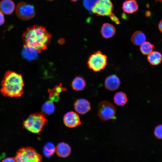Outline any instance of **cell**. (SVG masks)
I'll list each match as a JSON object with an SVG mask.
<instances>
[{
    "label": "cell",
    "mask_w": 162,
    "mask_h": 162,
    "mask_svg": "<svg viewBox=\"0 0 162 162\" xmlns=\"http://www.w3.org/2000/svg\"><path fill=\"white\" fill-rule=\"evenodd\" d=\"M51 38L46 28L37 25L27 28L22 35L24 45L34 48L40 52L47 48Z\"/></svg>",
    "instance_id": "1"
},
{
    "label": "cell",
    "mask_w": 162,
    "mask_h": 162,
    "mask_svg": "<svg viewBox=\"0 0 162 162\" xmlns=\"http://www.w3.org/2000/svg\"><path fill=\"white\" fill-rule=\"evenodd\" d=\"M1 92L4 97H20L23 93L24 82L21 74L11 70L5 73L1 82Z\"/></svg>",
    "instance_id": "2"
},
{
    "label": "cell",
    "mask_w": 162,
    "mask_h": 162,
    "mask_svg": "<svg viewBox=\"0 0 162 162\" xmlns=\"http://www.w3.org/2000/svg\"><path fill=\"white\" fill-rule=\"evenodd\" d=\"M48 120L42 112H39L30 114L23 122V126L28 130L34 133H39L46 125Z\"/></svg>",
    "instance_id": "3"
},
{
    "label": "cell",
    "mask_w": 162,
    "mask_h": 162,
    "mask_svg": "<svg viewBox=\"0 0 162 162\" xmlns=\"http://www.w3.org/2000/svg\"><path fill=\"white\" fill-rule=\"evenodd\" d=\"M14 158L17 162H39L42 160L41 156L34 148L29 147L20 148Z\"/></svg>",
    "instance_id": "4"
},
{
    "label": "cell",
    "mask_w": 162,
    "mask_h": 162,
    "mask_svg": "<svg viewBox=\"0 0 162 162\" xmlns=\"http://www.w3.org/2000/svg\"><path fill=\"white\" fill-rule=\"evenodd\" d=\"M107 56L100 51L92 54L87 62L89 68L95 72L104 69L107 64Z\"/></svg>",
    "instance_id": "5"
},
{
    "label": "cell",
    "mask_w": 162,
    "mask_h": 162,
    "mask_svg": "<svg viewBox=\"0 0 162 162\" xmlns=\"http://www.w3.org/2000/svg\"><path fill=\"white\" fill-rule=\"evenodd\" d=\"M98 114L101 120L107 121L115 117L116 109L111 103L106 101L100 102L98 106Z\"/></svg>",
    "instance_id": "6"
},
{
    "label": "cell",
    "mask_w": 162,
    "mask_h": 162,
    "mask_svg": "<svg viewBox=\"0 0 162 162\" xmlns=\"http://www.w3.org/2000/svg\"><path fill=\"white\" fill-rule=\"evenodd\" d=\"M113 9L110 0H97L92 8V11L98 16H110L112 14Z\"/></svg>",
    "instance_id": "7"
},
{
    "label": "cell",
    "mask_w": 162,
    "mask_h": 162,
    "mask_svg": "<svg viewBox=\"0 0 162 162\" xmlns=\"http://www.w3.org/2000/svg\"><path fill=\"white\" fill-rule=\"evenodd\" d=\"M16 13L20 19L27 20L34 16L35 12L33 5L24 2H21L17 5Z\"/></svg>",
    "instance_id": "8"
},
{
    "label": "cell",
    "mask_w": 162,
    "mask_h": 162,
    "mask_svg": "<svg viewBox=\"0 0 162 162\" xmlns=\"http://www.w3.org/2000/svg\"><path fill=\"white\" fill-rule=\"evenodd\" d=\"M64 124L70 128L75 127L81 124L78 115L74 112H69L64 115L63 118Z\"/></svg>",
    "instance_id": "9"
},
{
    "label": "cell",
    "mask_w": 162,
    "mask_h": 162,
    "mask_svg": "<svg viewBox=\"0 0 162 162\" xmlns=\"http://www.w3.org/2000/svg\"><path fill=\"white\" fill-rule=\"evenodd\" d=\"M74 107L77 112L82 115L87 113L91 109L89 102L84 99L76 100L74 104Z\"/></svg>",
    "instance_id": "10"
},
{
    "label": "cell",
    "mask_w": 162,
    "mask_h": 162,
    "mask_svg": "<svg viewBox=\"0 0 162 162\" xmlns=\"http://www.w3.org/2000/svg\"><path fill=\"white\" fill-rule=\"evenodd\" d=\"M120 81L118 76L116 75H112L108 76L104 82L105 88L110 91L117 89L120 85Z\"/></svg>",
    "instance_id": "11"
},
{
    "label": "cell",
    "mask_w": 162,
    "mask_h": 162,
    "mask_svg": "<svg viewBox=\"0 0 162 162\" xmlns=\"http://www.w3.org/2000/svg\"><path fill=\"white\" fill-rule=\"evenodd\" d=\"M71 149L68 144L64 142L59 143L56 148L55 152L57 155L61 158L68 157L70 154Z\"/></svg>",
    "instance_id": "12"
},
{
    "label": "cell",
    "mask_w": 162,
    "mask_h": 162,
    "mask_svg": "<svg viewBox=\"0 0 162 162\" xmlns=\"http://www.w3.org/2000/svg\"><path fill=\"white\" fill-rule=\"evenodd\" d=\"M15 7V4L11 0H2L0 2V11L5 14H11Z\"/></svg>",
    "instance_id": "13"
},
{
    "label": "cell",
    "mask_w": 162,
    "mask_h": 162,
    "mask_svg": "<svg viewBox=\"0 0 162 162\" xmlns=\"http://www.w3.org/2000/svg\"><path fill=\"white\" fill-rule=\"evenodd\" d=\"M116 32L115 27L112 24L106 23L102 25L101 33L102 36L104 38L108 39L113 36Z\"/></svg>",
    "instance_id": "14"
},
{
    "label": "cell",
    "mask_w": 162,
    "mask_h": 162,
    "mask_svg": "<svg viewBox=\"0 0 162 162\" xmlns=\"http://www.w3.org/2000/svg\"><path fill=\"white\" fill-rule=\"evenodd\" d=\"M122 8L124 12L132 14L136 11L138 7L136 0H127L123 3Z\"/></svg>",
    "instance_id": "15"
},
{
    "label": "cell",
    "mask_w": 162,
    "mask_h": 162,
    "mask_svg": "<svg viewBox=\"0 0 162 162\" xmlns=\"http://www.w3.org/2000/svg\"><path fill=\"white\" fill-rule=\"evenodd\" d=\"M66 90L65 88L63 87L61 84L56 86L52 89H49L48 92L49 93L50 100L53 102H57L59 99V95L61 92Z\"/></svg>",
    "instance_id": "16"
},
{
    "label": "cell",
    "mask_w": 162,
    "mask_h": 162,
    "mask_svg": "<svg viewBox=\"0 0 162 162\" xmlns=\"http://www.w3.org/2000/svg\"><path fill=\"white\" fill-rule=\"evenodd\" d=\"M40 52L36 49L29 46L24 45L22 55L26 58L28 60L35 59Z\"/></svg>",
    "instance_id": "17"
},
{
    "label": "cell",
    "mask_w": 162,
    "mask_h": 162,
    "mask_svg": "<svg viewBox=\"0 0 162 162\" xmlns=\"http://www.w3.org/2000/svg\"><path fill=\"white\" fill-rule=\"evenodd\" d=\"M131 41L132 43L137 46H140L146 40L145 35L141 31H138L134 33L131 36Z\"/></svg>",
    "instance_id": "18"
},
{
    "label": "cell",
    "mask_w": 162,
    "mask_h": 162,
    "mask_svg": "<svg viewBox=\"0 0 162 162\" xmlns=\"http://www.w3.org/2000/svg\"><path fill=\"white\" fill-rule=\"evenodd\" d=\"M147 58L151 64L153 65H158L162 61V55L158 51H152L148 55Z\"/></svg>",
    "instance_id": "19"
},
{
    "label": "cell",
    "mask_w": 162,
    "mask_h": 162,
    "mask_svg": "<svg viewBox=\"0 0 162 162\" xmlns=\"http://www.w3.org/2000/svg\"><path fill=\"white\" fill-rule=\"evenodd\" d=\"M86 86V82L83 78L78 76L73 80L72 84L73 88L76 91L83 90Z\"/></svg>",
    "instance_id": "20"
},
{
    "label": "cell",
    "mask_w": 162,
    "mask_h": 162,
    "mask_svg": "<svg viewBox=\"0 0 162 162\" xmlns=\"http://www.w3.org/2000/svg\"><path fill=\"white\" fill-rule=\"evenodd\" d=\"M115 103L118 106H123L126 104L127 101L126 94L122 92H118L115 94L114 98Z\"/></svg>",
    "instance_id": "21"
},
{
    "label": "cell",
    "mask_w": 162,
    "mask_h": 162,
    "mask_svg": "<svg viewBox=\"0 0 162 162\" xmlns=\"http://www.w3.org/2000/svg\"><path fill=\"white\" fill-rule=\"evenodd\" d=\"M42 110L44 113L48 115L52 114L55 110L53 102L50 100L46 102L42 107Z\"/></svg>",
    "instance_id": "22"
},
{
    "label": "cell",
    "mask_w": 162,
    "mask_h": 162,
    "mask_svg": "<svg viewBox=\"0 0 162 162\" xmlns=\"http://www.w3.org/2000/svg\"><path fill=\"white\" fill-rule=\"evenodd\" d=\"M55 149L54 145L51 142H48L44 146L43 152L46 157L49 158L54 154L55 152Z\"/></svg>",
    "instance_id": "23"
},
{
    "label": "cell",
    "mask_w": 162,
    "mask_h": 162,
    "mask_svg": "<svg viewBox=\"0 0 162 162\" xmlns=\"http://www.w3.org/2000/svg\"><path fill=\"white\" fill-rule=\"evenodd\" d=\"M154 48L153 45L148 41H145L140 46V50L142 53L148 55L152 51Z\"/></svg>",
    "instance_id": "24"
},
{
    "label": "cell",
    "mask_w": 162,
    "mask_h": 162,
    "mask_svg": "<svg viewBox=\"0 0 162 162\" xmlns=\"http://www.w3.org/2000/svg\"><path fill=\"white\" fill-rule=\"evenodd\" d=\"M154 134L157 138L162 139V125L156 126L154 130Z\"/></svg>",
    "instance_id": "25"
},
{
    "label": "cell",
    "mask_w": 162,
    "mask_h": 162,
    "mask_svg": "<svg viewBox=\"0 0 162 162\" xmlns=\"http://www.w3.org/2000/svg\"><path fill=\"white\" fill-rule=\"evenodd\" d=\"M96 2L95 0H84V4L87 9H90L92 8Z\"/></svg>",
    "instance_id": "26"
},
{
    "label": "cell",
    "mask_w": 162,
    "mask_h": 162,
    "mask_svg": "<svg viewBox=\"0 0 162 162\" xmlns=\"http://www.w3.org/2000/svg\"><path fill=\"white\" fill-rule=\"evenodd\" d=\"M111 19L116 24H120V22L118 18L113 14H112L109 16Z\"/></svg>",
    "instance_id": "27"
},
{
    "label": "cell",
    "mask_w": 162,
    "mask_h": 162,
    "mask_svg": "<svg viewBox=\"0 0 162 162\" xmlns=\"http://www.w3.org/2000/svg\"><path fill=\"white\" fill-rule=\"evenodd\" d=\"M5 20L3 13L0 11V26L4 22Z\"/></svg>",
    "instance_id": "28"
},
{
    "label": "cell",
    "mask_w": 162,
    "mask_h": 162,
    "mask_svg": "<svg viewBox=\"0 0 162 162\" xmlns=\"http://www.w3.org/2000/svg\"><path fill=\"white\" fill-rule=\"evenodd\" d=\"M2 162H16L14 158H7L2 161Z\"/></svg>",
    "instance_id": "29"
},
{
    "label": "cell",
    "mask_w": 162,
    "mask_h": 162,
    "mask_svg": "<svg viewBox=\"0 0 162 162\" xmlns=\"http://www.w3.org/2000/svg\"><path fill=\"white\" fill-rule=\"evenodd\" d=\"M158 27L159 29L162 32V20L159 22Z\"/></svg>",
    "instance_id": "30"
},
{
    "label": "cell",
    "mask_w": 162,
    "mask_h": 162,
    "mask_svg": "<svg viewBox=\"0 0 162 162\" xmlns=\"http://www.w3.org/2000/svg\"><path fill=\"white\" fill-rule=\"evenodd\" d=\"M70 0L73 2H76L78 1V0Z\"/></svg>",
    "instance_id": "31"
},
{
    "label": "cell",
    "mask_w": 162,
    "mask_h": 162,
    "mask_svg": "<svg viewBox=\"0 0 162 162\" xmlns=\"http://www.w3.org/2000/svg\"><path fill=\"white\" fill-rule=\"evenodd\" d=\"M156 1L158 0L160 2H162V0H155Z\"/></svg>",
    "instance_id": "32"
},
{
    "label": "cell",
    "mask_w": 162,
    "mask_h": 162,
    "mask_svg": "<svg viewBox=\"0 0 162 162\" xmlns=\"http://www.w3.org/2000/svg\"><path fill=\"white\" fill-rule=\"evenodd\" d=\"M47 0L49 1H52L53 0Z\"/></svg>",
    "instance_id": "33"
}]
</instances>
